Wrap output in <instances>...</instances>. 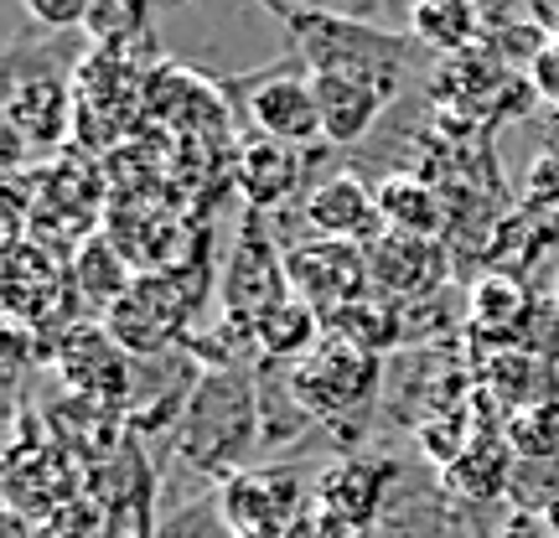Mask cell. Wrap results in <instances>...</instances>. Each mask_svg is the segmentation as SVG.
Masks as SVG:
<instances>
[{"label":"cell","instance_id":"1","mask_svg":"<svg viewBox=\"0 0 559 538\" xmlns=\"http://www.w3.org/2000/svg\"><path fill=\"white\" fill-rule=\"evenodd\" d=\"M260 440V383L223 368L187 394L177 425V451L202 471H228Z\"/></svg>","mask_w":559,"mask_h":538},{"label":"cell","instance_id":"2","mask_svg":"<svg viewBox=\"0 0 559 538\" xmlns=\"http://www.w3.org/2000/svg\"><path fill=\"white\" fill-rule=\"evenodd\" d=\"M306 73H368V79H404L409 41L394 32H379L358 16H306L290 21Z\"/></svg>","mask_w":559,"mask_h":538},{"label":"cell","instance_id":"3","mask_svg":"<svg viewBox=\"0 0 559 538\" xmlns=\"http://www.w3.org/2000/svg\"><path fill=\"white\" fill-rule=\"evenodd\" d=\"M290 388L321 419L353 415L379 394V352L347 337H321L306 358L290 362Z\"/></svg>","mask_w":559,"mask_h":538},{"label":"cell","instance_id":"4","mask_svg":"<svg viewBox=\"0 0 559 538\" xmlns=\"http://www.w3.org/2000/svg\"><path fill=\"white\" fill-rule=\"evenodd\" d=\"M285 275H290V296L317 306L332 321L347 311L353 300L373 296V275H368V249L362 243L337 239H306L285 249Z\"/></svg>","mask_w":559,"mask_h":538},{"label":"cell","instance_id":"5","mask_svg":"<svg viewBox=\"0 0 559 538\" xmlns=\"http://www.w3.org/2000/svg\"><path fill=\"white\" fill-rule=\"evenodd\" d=\"M285 296H290L285 254L264 239L260 223H243L239 249L228 254V270H223V306H228V316L249 321V332H254V321L264 311H275Z\"/></svg>","mask_w":559,"mask_h":538},{"label":"cell","instance_id":"6","mask_svg":"<svg viewBox=\"0 0 559 538\" xmlns=\"http://www.w3.org/2000/svg\"><path fill=\"white\" fill-rule=\"evenodd\" d=\"M223 518L239 538H280L300 518V481L290 471H249L223 492Z\"/></svg>","mask_w":559,"mask_h":538},{"label":"cell","instance_id":"7","mask_svg":"<svg viewBox=\"0 0 559 538\" xmlns=\"http://www.w3.org/2000/svg\"><path fill=\"white\" fill-rule=\"evenodd\" d=\"M249 115H254L264 140L296 145V151L311 145V140H326L311 73H270L264 83H254L249 88Z\"/></svg>","mask_w":559,"mask_h":538},{"label":"cell","instance_id":"8","mask_svg":"<svg viewBox=\"0 0 559 538\" xmlns=\"http://www.w3.org/2000/svg\"><path fill=\"white\" fill-rule=\"evenodd\" d=\"M321 104V130L332 145H353L373 130L389 99L400 94L394 79H368V73H311Z\"/></svg>","mask_w":559,"mask_h":538},{"label":"cell","instance_id":"9","mask_svg":"<svg viewBox=\"0 0 559 538\" xmlns=\"http://www.w3.org/2000/svg\"><path fill=\"white\" fill-rule=\"evenodd\" d=\"M306 228L317 239H337V243H368L383 234V213H379V198L362 187L353 171H337L326 177L321 187H311L306 198Z\"/></svg>","mask_w":559,"mask_h":538},{"label":"cell","instance_id":"10","mask_svg":"<svg viewBox=\"0 0 559 538\" xmlns=\"http://www.w3.org/2000/svg\"><path fill=\"white\" fill-rule=\"evenodd\" d=\"M62 379L94 404H120L130 394V358L124 347L109 337V326H73L68 342L58 347Z\"/></svg>","mask_w":559,"mask_h":538},{"label":"cell","instance_id":"11","mask_svg":"<svg viewBox=\"0 0 559 538\" xmlns=\"http://www.w3.org/2000/svg\"><path fill=\"white\" fill-rule=\"evenodd\" d=\"M368 275H373V290H383V296H425L440 275V254L430 239H409V234L383 228L368 243Z\"/></svg>","mask_w":559,"mask_h":538},{"label":"cell","instance_id":"12","mask_svg":"<svg viewBox=\"0 0 559 538\" xmlns=\"http://www.w3.org/2000/svg\"><path fill=\"white\" fill-rule=\"evenodd\" d=\"M400 477L394 461H337L321 477V513H337L353 523H373L389 481Z\"/></svg>","mask_w":559,"mask_h":538},{"label":"cell","instance_id":"13","mask_svg":"<svg viewBox=\"0 0 559 538\" xmlns=\"http://www.w3.org/2000/svg\"><path fill=\"white\" fill-rule=\"evenodd\" d=\"M300 166H306V160H300L296 145H280V140H254V145H243L239 187H243V198H249V207H254V213H270V207L296 198Z\"/></svg>","mask_w":559,"mask_h":538},{"label":"cell","instance_id":"14","mask_svg":"<svg viewBox=\"0 0 559 538\" xmlns=\"http://www.w3.org/2000/svg\"><path fill=\"white\" fill-rule=\"evenodd\" d=\"M487 383H492V394H498L508 409H539V404L559 399V373L555 362L534 352V347H513V352H502L492 368H487Z\"/></svg>","mask_w":559,"mask_h":538},{"label":"cell","instance_id":"15","mask_svg":"<svg viewBox=\"0 0 559 538\" xmlns=\"http://www.w3.org/2000/svg\"><path fill=\"white\" fill-rule=\"evenodd\" d=\"M321 321L326 316L317 306H306L300 296H285L275 311H264L254 321V342H260V352L270 362H300L321 342Z\"/></svg>","mask_w":559,"mask_h":538},{"label":"cell","instance_id":"16","mask_svg":"<svg viewBox=\"0 0 559 538\" xmlns=\"http://www.w3.org/2000/svg\"><path fill=\"white\" fill-rule=\"evenodd\" d=\"M379 213H383V228L409 234V239H430V243H436L440 223H445L436 192L415 177H389L383 181L379 187Z\"/></svg>","mask_w":559,"mask_h":538},{"label":"cell","instance_id":"17","mask_svg":"<svg viewBox=\"0 0 559 538\" xmlns=\"http://www.w3.org/2000/svg\"><path fill=\"white\" fill-rule=\"evenodd\" d=\"M409 32L425 47L456 52V47L477 37V5L472 0H415L409 5Z\"/></svg>","mask_w":559,"mask_h":538},{"label":"cell","instance_id":"18","mask_svg":"<svg viewBox=\"0 0 559 538\" xmlns=\"http://www.w3.org/2000/svg\"><path fill=\"white\" fill-rule=\"evenodd\" d=\"M508 471H513L508 440H502L498 451H492V445H477V451L456 456V466H451V487H456L466 502H492V498H508Z\"/></svg>","mask_w":559,"mask_h":538},{"label":"cell","instance_id":"19","mask_svg":"<svg viewBox=\"0 0 559 538\" xmlns=\"http://www.w3.org/2000/svg\"><path fill=\"white\" fill-rule=\"evenodd\" d=\"M508 502L519 513H549L559 502V461L549 456H513L508 471Z\"/></svg>","mask_w":559,"mask_h":538},{"label":"cell","instance_id":"20","mask_svg":"<svg viewBox=\"0 0 559 538\" xmlns=\"http://www.w3.org/2000/svg\"><path fill=\"white\" fill-rule=\"evenodd\" d=\"M508 451L513 456H549L559 461V399L508 419Z\"/></svg>","mask_w":559,"mask_h":538},{"label":"cell","instance_id":"21","mask_svg":"<svg viewBox=\"0 0 559 538\" xmlns=\"http://www.w3.org/2000/svg\"><path fill=\"white\" fill-rule=\"evenodd\" d=\"M523 306H528V300H523V285L508 275H487L477 290H472V321L487 326V332H492V326L508 332V326L523 316Z\"/></svg>","mask_w":559,"mask_h":538},{"label":"cell","instance_id":"22","mask_svg":"<svg viewBox=\"0 0 559 538\" xmlns=\"http://www.w3.org/2000/svg\"><path fill=\"white\" fill-rule=\"evenodd\" d=\"M326 326H332L337 337L368 347V352H373V347H389V342H394V332H400V326H394V316H389L383 306H373V296L353 300V306H347V311H337Z\"/></svg>","mask_w":559,"mask_h":538},{"label":"cell","instance_id":"23","mask_svg":"<svg viewBox=\"0 0 559 538\" xmlns=\"http://www.w3.org/2000/svg\"><path fill=\"white\" fill-rule=\"evenodd\" d=\"M79 285L88 290V296H99L94 285H104V306L115 311V306L124 300V290H130V279H124V260L104 239L88 243V249H83V260H79Z\"/></svg>","mask_w":559,"mask_h":538},{"label":"cell","instance_id":"24","mask_svg":"<svg viewBox=\"0 0 559 538\" xmlns=\"http://www.w3.org/2000/svg\"><path fill=\"white\" fill-rule=\"evenodd\" d=\"M21 5H26L32 21L52 26V32H68V26H88V16H94L99 0H21Z\"/></svg>","mask_w":559,"mask_h":538},{"label":"cell","instance_id":"25","mask_svg":"<svg viewBox=\"0 0 559 538\" xmlns=\"http://www.w3.org/2000/svg\"><path fill=\"white\" fill-rule=\"evenodd\" d=\"M270 11H280L285 21H306V16H353L358 0H264Z\"/></svg>","mask_w":559,"mask_h":538},{"label":"cell","instance_id":"26","mask_svg":"<svg viewBox=\"0 0 559 538\" xmlns=\"http://www.w3.org/2000/svg\"><path fill=\"white\" fill-rule=\"evenodd\" d=\"M492 538H555V528H549L544 513H519V507H513V513L498 523V534Z\"/></svg>","mask_w":559,"mask_h":538},{"label":"cell","instance_id":"27","mask_svg":"<svg viewBox=\"0 0 559 538\" xmlns=\"http://www.w3.org/2000/svg\"><path fill=\"white\" fill-rule=\"evenodd\" d=\"M311 538H368V523H353V518H337V513H321L311 528Z\"/></svg>","mask_w":559,"mask_h":538},{"label":"cell","instance_id":"28","mask_svg":"<svg viewBox=\"0 0 559 538\" xmlns=\"http://www.w3.org/2000/svg\"><path fill=\"white\" fill-rule=\"evenodd\" d=\"M544 518H549V528H555V538H559V502L549 507V513H544Z\"/></svg>","mask_w":559,"mask_h":538},{"label":"cell","instance_id":"29","mask_svg":"<svg viewBox=\"0 0 559 538\" xmlns=\"http://www.w3.org/2000/svg\"><path fill=\"white\" fill-rule=\"evenodd\" d=\"M549 306H555V311H559V275H555V296H549Z\"/></svg>","mask_w":559,"mask_h":538}]
</instances>
